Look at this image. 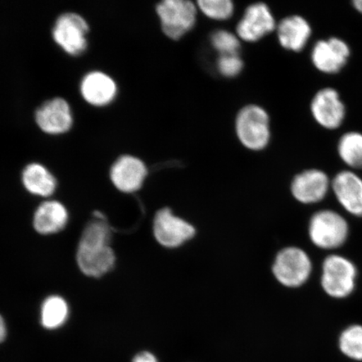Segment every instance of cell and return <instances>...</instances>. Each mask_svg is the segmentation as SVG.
<instances>
[{
	"instance_id": "obj_14",
	"label": "cell",
	"mask_w": 362,
	"mask_h": 362,
	"mask_svg": "<svg viewBox=\"0 0 362 362\" xmlns=\"http://www.w3.org/2000/svg\"><path fill=\"white\" fill-rule=\"evenodd\" d=\"M275 21L268 6L262 3L255 4L247 8L237 27L239 38L255 42L272 33Z\"/></svg>"
},
{
	"instance_id": "obj_10",
	"label": "cell",
	"mask_w": 362,
	"mask_h": 362,
	"mask_svg": "<svg viewBox=\"0 0 362 362\" xmlns=\"http://www.w3.org/2000/svg\"><path fill=\"white\" fill-rule=\"evenodd\" d=\"M351 55L349 45L338 37L320 40L312 49L311 59L316 69L336 74L346 65Z\"/></svg>"
},
{
	"instance_id": "obj_8",
	"label": "cell",
	"mask_w": 362,
	"mask_h": 362,
	"mask_svg": "<svg viewBox=\"0 0 362 362\" xmlns=\"http://www.w3.org/2000/svg\"><path fill=\"white\" fill-rule=\"evenodd\" d=\"M153 234L163 247L175 248L193 238L196 229L188 221L172 214L170 208H164L156 215Z\"/></svg>"
},
{
	"instance_id": "obj_6",
	"label": "cell",
	"mask_w": 362,
	"mask_h": 362,
	"mask_svg": "<svg viewBox=\"0 0 362 362\" xmlns=\"http://www.w3.org/2000/svg\"><path fill=\"white\" fill-rule=\"evenodd\" d=\"M164 33L170 39L178 40L193 28L197 7L188 0H165L156 8Z\"/></svg>"
},
{
	"instance_id": "obj_12",
	"label": "cell",
	"mask_w": 362,
	"mask_h": 362,
	"mask_svg": "<svg viewBox=\"0 0 362 362\" xmlns=\"http://www.w3.org/2000/svg\"><path fill=\"white\" fill-rule=\"evenodd\" d=\"M35 121L43 132L62 134L71 128L74 117L65 99L53 98L45 102L35 112Z\"/></svg>"
},
{
	"instance_id": "obj_2",
	"label": "cell",
	"mask_w": 362,
	"mask_h": 362,
	"mask_svg": "<svg viewBox=\"0 0 362 362\" xmlns=\"http://www.w3.org/2000/svg\"><path fill=\"white\" fill-rule=\"evenodd\" d=\"M309 235L312 243L324 250L341 247L349 236V225L338 212L322 210L311 217Z\"/></svg>"
},
{
	"instance_id": "obj_27",
	"label": "cell",
	"mask_w": 362,
	"mask_h": 362,
	"mask_svg": "<svg viewBox=\"0 0 362 362\" xmlns=\"http://www.w3.org/2000/svg\"><path fill=\"white\" fill-rule=\"evenodd\" d=\"M6 325L4 323V320L2 318V316L0 315V343L4 341V339L6 337Z\"/></svg>"
},
{
	"instance_id": "obj_20",
	"label": "cell",
	"mask_w": 362,
	"mask_h": 362,
	"mask_svg": "<svg viewBox=\"0 0 362 362\" xmlns=\"http://www.w3.org/2000/svg\"><path fill=\"white\" fill-rule=\"evenodd\" d=\"M337 151L339 158L352 169H362V134L348 132L339 140Z\"/></svg>"
},
{
	"instance_id": "obj_28",
	"label": "cell",
	"mask_w": 362,
	"mask_h": 362,
	"mask_svg": "<svg viewBox=\"0 0 362 362\" xmlns=\"http://www.w3.org/2000/svg\"><path fill=\"white\" fill-rule=\"evenodd\" d=\"M353 6H354L357 11L362 13V0H354V1H353Z\"/></svg>"
},
{
	"instance_id": "obj_3",
	"label": "cell",
	"mask_w": 362,
	"mask_h": 362,
	"mask_svg": "<svg viewBox=\"0 0 362 362\" xmlns=\"http://www.w3.org/2000/svg\"><path fill=\"white\" fill-rule=\"evenodd\" d=\"M357 269L347 257L329 255L323 262L321 286L329 296L345 298L354 292Z\"/></svg>"
},
{
	"instance_id": "obj_21",
	"label": "cell",
	"mask_w": 362,
	"mask_h": 362,
	"mask_svg": "<svg viewBox=\"0 0 362 362\" xmlns=\"http://www.w3.org/2000/svg\"><path fill=\"white\" fill-rule=\"evenodd\" d=\"M68 316L66 302L59 296L49 297L42 310V323L45 328L57 329L66 322Z\"/></svg>"
},
{
	"instance_id": "obj_1",
	"label": "cell",
	"mask_w": 362,
	"mask_h": 362,
	"mask_svg": "<svg viewBox=\"0 0 362 362\" xmlns=\"http://www.w3.org/2000/svg\"><path fill=\"white\" fill-rule=\"evenodd\" d=\"M110 230L102 220L92 221L86 228L76 256L83 274L90 277H101L112 269L115 256L110 246Z\"/></svg>"
},
{
	"instance_id": "obj_24",
	"label": "cell",
	"mask_w": 362,
	"mask_h": 362,
	"mask_svg": "<svg viewBox=\"0 0 362 362\" xmlns=\"http://www.w3.org/2000/svg\"><path fill=\"white\" fill-rule=\"evenodd\" d=\"M211 43L221 56L238 55L240 42L233 33L228 31H216L211 36Z\"/></svg>"
},
{
	"instance_id": "obj_17",
	"label": "cell",
	"mask_w": 362,
	"mask_h": 362,
	"mask_svg": "<svg viewBox=\"0 0 362 362\" xmlns=\"http://www.w3.org/2000/svg\"><path fill=\"white\" fill-rule=\"evenodd\" d=\"M311 35V27L304 18L292 16L285 18L278 26V37L285 49L300 52Z\"/></svg>"
},
{
	"instance_id": "obj_5",
	"label": "cell",
	"mask_w": 362,
	"mask_h": 362,
	"mask_svg": "<svg viewBox=\"0 0 362 362\" xmlns=\"http://www.w3.org/2000/svg\"><path fill=\"white\" fill-rule=\"evenodd\" d=\"M236 130L244 146L261 151L268 146L270 138L268 113L259 106L243 107L237 117Z\"/></svg>"
},
{
	"instance_id": "obj_15",
	"label": "cell",
	"mask_w": 362,
	"mask_h": 362,
	"mask_svg": "<svg viewBox=\"0 0 362 362\" xmlns=\"http://www.w3.org/2000/svg\"><path fill=\"white\" fill-rule=\"evenodd\" d=\"M147 176V168L139 158L124 156L112 166L110 177L117 189L125 193L137 192Z\"/></svg>"
},
{
	"instance_id": "obj_23",
	"label": "cell",
	"mask_w": 362,
	"mask_h": 362,
	"mask_svg": "<svg viewBox=\"0 0 362 362\" xmlns=\"http://www.w3.org/2000/svg\"><path fill=\"white\" fill-rule=\"evenodd\" d=\"M198 7L211 19L224 21L233 16L234 6L230 0H200Z\"/></svg>"
},
{
	"instance_id": "obj_9",
	"label": "cell",
	"mask_w": 362,
	"mask_h": 362,
	"mask_svg": "<svg viewBox=\"0 0 362 362\" xmlns=\"http://www.w3.org/2000/svg\"><path fill=\"white\" fill-rule=\"evenodd\" d=\"M310 108L317 123L325 129H337L345 120V104L337 90L332 88L320 90L312 99Z\"/></svg>"
},
{
	"instance_id": "obj_19",
	"label": "cell",
	"mask_w": 362,
	"mask_h": 362,
	"mask_svg": "<svg viewBox=\"0 0 362 362\" xmlns=\"http://www.w3.org/2000/svg\"><path fill=\"white\" fill-rule=\"evenodd\" d=\"M27 191L40 197H49L55 192L57 181L45 167L33 163L25 167L22 175Z\"/></svg>"
},
{
	"instance_id": "obj_11",
	"label": "cell",
	"mask_w": 362,
	"mask_h": 362,
	"mask_svg": "<svg viewBox=\"0 0 362 362\" xmlns=\"http://www.w3.org/2000/svg\"><path fill=\"white\" fill-rule=\"evenodd\" d=\"M332 181L324 171L307 170L294 177L291 185L293 197L303 204H315L327 197Z\"/></svg>"
},
{
	"instance_id": "obj_4",
	"label": "cell",
	"mask_w": 362,
	"mask_h": 362,
	"mask_svg": "<svg viewBox=\"0 0 362 362\" xmlns=\"http://www.w3.org/2000/svg\"><path fill=\"white\" fill-rule=\"evenodd\" d=\"M272 269L276 279L284 286L298 288L310 279L312 262L303 249L288 247L278 253Z\"/></svg>"
},
{
	"instance_id": "obj_13",
	"label": "cell",
	"mask_w": 362,
	"mask_h": 362,
	"mask_svg": "<svg viewBox=\"0 0 362 362\" xmlns=\"http://www.w3.org/2000/svg\"><path fill=\"white\" fill-rule=\"evenodd\" d=\"M332 189L348 214L362 217V179L354 172H339L332 180Z\"/></svg>"
},
{
	"instance_id": "obj_25",
	"label": "cell",
	"mask_w": 362,
	"mask_h": 362,
	"mask_svg": "<svg viewBox=\"0 0 362 362\" xmlns=\"http://www.w3.org/2000/svg\"><path fill=\"white\" fill-rule=\"evenodd\" d=\"M243 61L238 55L221 56L217 62V67L221 74L228 78H233L241 72Z\"/></svg>"
},
{
	"instance_id": "obj_22",
	"label": "cell",
	"mask_w": 362,
	"mask_h": 362,
	"mask_svg": "<svg viewBox=\"0 0 362 362\" xmlns=\"http://www.w3.org/2000/svg\"><path fill=\"white\" fill-rule=\"evenodd\" d=\"M339 349L351 359L362 361V325L346 328L339 339Z\"/></svg>"
},
{
	"instance_id": "obj_18",
	"label": "cell",
	"mask_w": 362,
	"mask_h": 362,
	"mask_svg": "<svg viewBox=\"0 0 362 362\" xmlns=\"http://www.w3.org/2000/svg\"><path fill=\"white\" fill-rule=\"evenodd\" d=\"M67 220V211L62 204L56 201L47 202L36 211L34 226L40 233L52 234L64 228Z\"/></svg>"
},
{
	"instance_id": "obj_26",
	"label": "cell",
	"mask_w": 362,
	"mask_h": 362,
	"mask_svg": "<svg viewBox=\"0 0 362 362\" xmlns=\"http://www.w3.org/2000/svg\"><path fill=\"white\" fill-rule=\"evenodd\" d=\"M132 362H158V361L153 353L142 351L134 357Z\"/></svg>"
},
{
	"instance_id": "obj_16",
	"label": "cell",
	"mask_w": 362,
	"mask_h": 362,
	"mask_svg": "<svg viewBox=\"0 0 362 362\" xmlns=\"http://www.w3.org/2000/svg\"><path fill=\"white\" fill-rule=\"evenodd\" d=\"M81 93L90 105L103 107L115 99L117 85L110 76L101 71H93L81 81Z\"/></svg>"
},
{
	"instance_id": "obj_7",
	"label": "cell",
	"mask_w": 362,
	"mask_h": 362,
	"mask_svg": "<svg viewBox=\"0 0 362 362\" xmlns=\"http://www.w3.org/2000/svg\"><path fill=\"white\" fill-rule=\"evenodd\" d=\"M89 26L83 17L75 13H63L53 28V38L59 47L71 56L83 54L88 47Z\"/></svg>"
}]
</instances>
